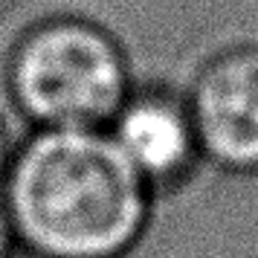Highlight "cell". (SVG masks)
Returning a JSON list of instances; mask_svg holds the SVG:
<instances>
[{"instance_id": "277c9868", "label": "cell", "mask_w": 258, "mask_h": 258, "mask_svg": "<svg viewBox=\"0 0 258 258\" xmlns=\"http://www.w3.org/2000/svg\"><path fill=\"white\" fill-rule=\"evenodd\" d=\"M116 142L142 177H171L191 160L195 131L174 105L145 99L119 116Z\"/></svg>"}, {"instance_id": "5b68a950", "label": "cell", "mask_w": 258, "mask_h": 258, "mask_svg": "<svg viewBox=\"0 0 258 258\" xmlns=\"http://www.w3.org/2000/svg\"><path fill=\"white\" fill-rule=\"evenodd\" d=\"M3 157H6V145H3V134H0V168H3Z\"/></svg>"}, {"instance_id": "7a4b0ae2", "label": "cell", "mask_w": 258, "mask_h": 258, "mask_svg": "<svg viewBox=\"0 0 258 258\" xmlns=\"http://www.w3.org/2000/svg\"><path fill=\"white\" fill-rule=\"evenodd\" d=\"M15 90L41 122L61 131H90L119 110L125 70L116 47L102 32L58 24L21 47Z\"/></svg>"}, {"instance_id": "3957f363", "label": "cell", "mask_w": 258, "mask_h": 258, "mask_svg": "<svg viewBox=\"0 0 258 258\" xmlns=\"http://www.w3.org/2000/svg\"><path fill=\"white\" fill-rule=\"evenodd\" d=\"M195 131L221 163L258 165V52L212 64L195 93Z\"/></svg>"}, {"instance_id": "8992f818", "label": "cell", "mask_w": 258, "mask_h": 258, "mask_svg": "<svg viewBox=\"0 0 258 258\" xmlns=\"http://www.w3.org/2000/svg\"><path fill=\"white\" fill-rule=\"evenodd\" d=\"M0 258H6V255H3V252H0Z\"/></svg>"}, {"instance_id": "6da1fadb", "label": "cell", "mask_w": 258, "mask_h": 258, "mask_svg": "<svg viewBox=\"0 0 258 258\" xmlns=\"http://www.w3.org/2000/svg\"><path fill=\"white\" fill-rule=\"evenodd\" d=\"M12 218L52 258H113L140 235L145 188L116 140L52 128L15 165Z\"/></svg>"}]
</instances>
